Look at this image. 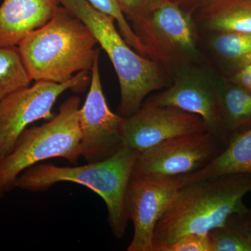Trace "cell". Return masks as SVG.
<instances>
[{"mask_svg": "<svg viewBox=\"0 0 251 251\" xmlns=\"http://www.w3.org/2000/svg\"><path fill=\"white\" fill-rule=\"evenodd\" d=\"M88 72L77 73L63 83L36 81L32 86L16 91L3 99L0 102V157L11 151L28 125L53 117L52 107L64 92H84L90 83Z\"/></svg>", "mask_w": 251, "mask_h": 251, "instance_id": "obj_7", "label": "cell"}, {"mask_svg": "<svg viewBox=\"0 0 251 251\" xmlns=\"http://www.w3.org/2000/svg\"><path fill=\"white\" fill-rule=\"evenodd\" d=\"M202 42L208 64L222 76H232L251 63V34L202 32Z\"/></svg>", "mask_w": 251, "mask_h": 251, "instance_id": "obj_14", "label": "cell"}, {"mask_svg": "<svg viewBox=\"0 0 251 251\" xmlns=\"http://www.w3.org/2000/svg\"><path fill=\"white\" fill-rule=\"evenodd\" d=\"M80 105L79 97H69L55 116L39 126L25 128L11 151L0 157V193L3 196L15 188L23 172L39 162L62 158L77 164L81 156Z\"/></svg>", "mask_w": 251, "mask_h": 251, "instance_id": "obj_5", "label": "cell"}, {"mask_svg": "<svg viewBox=\"0 0 251 251\" xmlns=\"http://www.w3.org/2000/svg\"><path fill=\"white\" fill-rule=\"evenodd\" d=\"M59 0H3L0 5V47L21 41L53 17Z\"/></svg>", "mask_w": 251, "mask_h": 251, "instance_id": "obj_13", "label": "cell"}, {"mask_svg": "<svg viewBox=\"0 0 251 251\" xmlns=\"http://www.w3.org/2000/svg\"><path fill=\"white\" fill-rule=\"evenodd\" d=\"M99 57L100 52L91 70L90 90L79 110L81 156L88 163L106 159L125 146V118L109 108L100 80Z\"/></svg>", "mask_w": 251, "mask_h": 251, "instance_id": "obj_10", "label": "cell"}, {"mask_svg": "<svg viewBox=\"0 0 251 251\" xmlns=\"http://www.w3.org/2000/svg\"><path fill=\"white\" fill-rule=\"evenodd\" d=\"M2 196H3V195H2V194H1V193H0V198H1V197H2Z\"/></svg>", "mask_w": 251, "mask_h": 251, "instance_id": "obj_26", "label": "cell"}, {"mask_svg": "<svg viewBox=\"0 0 251 251\" xmlns=\"http://www.w3.org/2000/svg\"><path fill=\"white\" fill-rule=\"evenodd\" d=\"M251 175L235 173L195 181L179 188L156 224L153 251L188 234H206L249 208Z\"/></svg>", "mask_w": 251, "mask_h": 251, "instance_id": "obj_1", "label": "cell"}, {"mask_svg": "<svg viewBox=\"0 0 251 251\" xmlns=\"http://www.w3.org/2000/svg\"><path fill=\"white\" fill-rule=\"evenodd\" d=\"M227 78L242 85L251 92V63Z\"/></svg>", "mask_w": 251, "mask_h": 251, "instance_id": "obj_23", "label": "cell"}, {"mask_svg": "<svg viewBox=\"0 0 251 251\" xmlns=\"http://www.w3.org/2000/svg\"><path fill=\"white\" fill-rule=\"evenodd\" d=\"M96 9L109 15L115 19L119 31L125 41L136 52L145 57V49L138 38L135 35L133 28L128 24L125 15L122 12L116 0H87Z\"/></svg>", "mask_w": 251, "mask_h": 251, "instance_id": "obj_20", "label": "cell"}, {"mask_svg": "<svg viewBox=\"0 0 251 251\" xmlns=\"http://www.w3.org/2000/svg\"><path fill=\"white\" fill-rule=\"evenodd\" d=\"M59 2L85 23L108 54L120 82L121 116L130 117L151 92L171 85V74L161 64L130 47L117 30L111 16L96 9L87 0H59Z\"/></svg>", "mask_w": 251, "mask_h": 251, "instance_id": "obj_3", "label": "cell"}, {"mask_svg": "<svg viewBox=\"0 0 251 251\" xmlns=\"http://www.w3.org/2000/svg\"><path fill=\"white\" fill-rule=\"evenodd\" d=\"M220 76L208 63L192 66L175 74L169 87L145 101L198 115L205 123L207 131L226 146L229 138L223 127L218 108Z\"/></svg>", "mask_w": 251, "mask_h": 251, "instance_id": "obj_8", "label": "cell"}, {"mask_svg": "<svg viewBox=\"0 0 251 251\" xmlns=\"http://www.w3.org/2000/svg\"><path fill=\"white\" fill-rule=\"evenodd\" d=\"M31 80L18 46L0 47V102L16 91L29 87Z\"/></svg>", "mask_w": 251, "mask_h": 251, "instance_id": "obj_18", "label": "cell"}, {"mask_svg": "<svg viewBox=\"0 0 251 251\" xmlns=\"http://www.w3.org/2000/svg\"><path fill=\"white\" fill-rule=\"evenodd\" d=\"M217 102L221 123L229 138L251 127V92L221 75Z\"/></svg>", "mask_w": 251, "mask_h": 251, "instance_id": "obj_17", "label": "cell"}, {"mask_svg": "<svg viewBox=\"0 0 251 251\" xmlns=\"http://www.w3.org/2000/svg\"><path fill=\"white\" fill-rule=\"evenodd\" d=\"M204 131L205 123L197 115L144 101L138 111L125 118L124 144L140 153L167 140Z\"/></svg>", "mask_w": 251, "mask_h": 251, "instance_id": "obj_12", "label": "cell"}, {"mask_svg": "<svg viewBox=\"0 0 251 251\" xmlns=\"http://www.w3.org/2000/svg\"><path fill=\"white\" fill-rule=\"evenodd\" d=\"M209 251H251V242L234 215L208 232Z\"/></svg>", "mask_w": 251, "mask_h": 251, "instance_id": "obj_19", "label": "cell"}, {"mask_svg": "<svg viewBox=\"0 0 251 251\" xmlns=\"http://www.w3.org/2000/svg\"><path fill=\"white\" fill-rule=\"evenodd\" d=\"M132 28L145 57L161 64L172 78L183 69L208 63L193 12L176 1L162 5Z\"/></svg>", "mask_w": 251, "mask_h": 251, "instance_id": "obj_6", "label": "cell"}, {"mask_svg": "<svg viewBox=\"0 0 251 251\" xmlns=\"http://www.w3.org/2000/svg\"><path fill=\"white\" fill-rule=\"evenodd\" d=\"M203 33L251 34V0H212L193 12Z\"/></svg>", "mask_w": 251, "mask_h": 251, "instance_id": "obj_15", "label": "cell"}, {"mask_svg": "<svg viewBox=\"0 0 251 251\" xmlns=\"http://www.w3.org/2000/svg\"><path fill=\"white\" fill-rule=\"evenodd\" d=\"M122 12L132 25L150 16L162 5L177 0H116Z\"/></svg>", "mask_w": 251, "mask_h": 251, "instance_id": "obj_21", "label": "cell"}, {"mask_svg": "<svg viewBox=\"0 0 251 251\" xmlns=\"http://www.w3.org/2000/svg\"><path fill=\"white\" fill-rule=\"evenodd\" d=\"M90 29L59 6L53 17L28 34L18 45L31 79L63 83L75 74L92 70L100 52Z\"/></svg>", "mask_w": 251, "mask_h": 251, "instance_id": "obj_2", "label": "cell"}, {"mask_svg": "<svg viewBox=\"0 0 251 251\" xmlns=\"http://www.w3.org/2000/svg\"><path fill=\"white\" fill-rule=\"evenodd\" d=\"M139 153L134 149L124 146L106 159L84 166L35 165L18 176L14 186L39 191L49 189L57 183L73 182L90 188L106 204L112 233L117 239H122L129 221L125 211L126 191Z\"/></svg>", "mask_w": 251, "mask_h": 251, "instance_id": "obj_4", "label": "cell"}, {"mask_svg": "<svg viewBox=\"0 0 251 251\" xmlns=\"http://www.w3.org/2000/svg\"><path fill=\"white\" fill-rule=\"evenodd\" d=\"M179 176L130 178L126 191L125 211L134 227L128 251H153L156 224L180 188Z\"/></svg>", "mask_w": 251, "mask_h": 251, "instance_id": "obj_11", "label": "cell"}, {"mask_svg": "<svg viewBox=\"0 0 251 251\" xmlns=\"http://www.w3.org/2000/svg\"><path fill=\"white\" fill-rule=\"evenodd\" d=\"M212 0H177L178 3L184 9L194 12L196 9L203 5L210 2Z\"/></svg>", "mask_w": 251, "mask_h": 251, "instance_id": "obj_25", "label": "cell"}, {"mask_svg": "<svg viewBox=\"0 0 251 251\" xmlns=\"http://www.w3.org/2000/svg\"><path fill=\"white\" fill-rule=\"evenodd\" d=\"M234 216L251 242V209L249 208L246 212L234 214Z\"/></svg>", "mask_w": 251, "mask_h": 251, "instance_id": "obj_24", "label": "cell"}, {"mask_svg": "<svg viewBox=\"0 0 251 251\" xmlns=\"http://www.w3.org/2000/svg\"><path fill=\"white\" fill-rule=\"evenodd\" d=\"M155 251H209L208 233L188 234Z\"/></svg>", "mask_w": 251, "mask_h": 251, "instance_id": "obj_22", "label": "cell"}, {"mask_svg": "<svg viewBox=\"0 0 251 251\" xmlns=\"http://www.w3.org/2000/svg\"><path fill=\"white\" fill-rule=\"evenodd\" d=\"M235 173L251 175V127L232 135L224 150L207 166L180 177L184 186L199 180Z\"/></svg>", "mask_w": 251, "mask_h": 251, "instance_id": "obj_16", "label": "cell"}, {"mask_svg": "<svg viewBox=\"0 0 251 251\" xmlns=\"http://www.w3.org/2000/svg\"><path fill=\"white\" fill-rule=\"evenodd\" d=\"M225 147L208 131L171 138L140 152L131 177L191 174L207 166Z\"/></svg>", "mask_w": 251, "mask_h": 251, "instance_id": "obj_9", "label": "cell"}]
</instances>
